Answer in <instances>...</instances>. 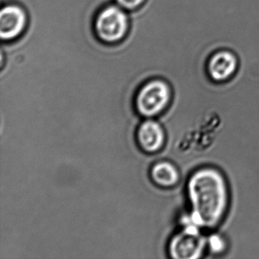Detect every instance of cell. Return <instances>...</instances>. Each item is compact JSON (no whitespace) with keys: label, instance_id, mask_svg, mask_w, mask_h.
Here are the masks:
<instances>
[{"label":"cell","instance_id":"1","mask_svg":"<svg viewBox=\"0 0 259 259\" xmlns=\"http://www.w3.org/2000/svg\"><path fill=\"white\" fill-rule=\"evenodd\" d=\"M191 224L198 227L218 225L228 202L227 184L222 174L213 168H202L192 174L187 185Z\"/></svg>","mask_w":259,"mask_h":259},{"label":"cell","instance_id":"2","mask_svg":"<svg viewBox=\"0 0 259 259\" xmlns=\"http://www.w3.org/2000/svg\"><path fill=\"white\" fill-rule=\"evenodd\" d=\"M172 97L170 86L161 79H154L144 84L135 101L136 111L148 119L163 113L169 106Z\"/></svg>","mask_w":259,"mask_h":259},{"label":"cell","instance_id":"3","mask_svg":"<svg viewBox=\"0 0 259 259\" xmlns=\"http://www.w3.org/2000/svg\"><path fill=\"white\" fill-rule=\"evenodd\" d=\"M128 29V16L119 6H109L97 16L95 31L104 42L114 43L122 40Z\"/></svg>","mask_w":259,"mask_h":259},{"label":"cell","instance_id":"4","mask_svg":"<svg viewBox=\"0 0 259 259\" xmlns=\"http://www.w3.org/2000/svg\"><path fill=\"white\" fill-rule=\"evenodd\" d=\"M199 228L189 223L186 228L172 238L169 245L171 257L177 259H195L201 257L206 242L200 233Z\"/></svg>","mask_w":259,"mask_h":259},{"label":"cell","instance_id":"5","mask_svg":"<svg viewBox=\"0 0 259 259\" xmlns=\"http://www.w3.org/2000/svg\"><path fill=\"white\" fill-rule=\"evenodd\" d=\"M237 57L228 50L213 53L207 63L208 76L215 82H224L230 79L237 71Z\"/></svg>","mask_w":259,"mask_h":259},{"label":"cell","instance_id":"6","mask_svg":"<svg viewBox=\"0 0 259 259\" xmlns=\"http://www.w3.org/2000/svg\"><path fill=\"white\" fill-rule=\"evenodd\" d=\"M165 139L163 127L157 121L151 119L144 121L136 132V141L139 148L148 154L160 151L164 145Z\"/></svg>","mask_w":259,"mask_h":259},{"label":"cell","instance_id":"7","mask_svg":"<svg viewBox=\"0 0 259 259\" xmlns=\"http://www.w3.org/2000/svg\"><path fill=\"white\" fill-rule=\"evenodd\" d=\"M27 22L23 9L16 5H9L0 13V36L3 40H11L19 37Z\"/></svg>","mask_w":259,"mask_h":259},{"label":"cell","instance_id":"8","mask_svg":"<svg viewBox=\"0 0 259 259\" xmlns=\"http://www.w3.org/2000/svg\"><path fill=\"white\" fill-rule=\"evenodd\" d=\"M150 175L157 186L164 188L175 186L180 178L177 167L168 161L156 163L151 168Z\"/></svg>","mask_w":259,"mask_h":259},{"label":"cell","instance_id":"9","mask_svg":"<svg viewBox=\"0 0 259 259\" xmlns=\"http://www.w3.org/2000/svg\"><path fill=\"white\" fill-rule=\"evenodd\" d=\"M146 0H116L118 5L127 10H135L141 7Z\"/></svg>","mask_w":259,"mask_h":259},{"label":"cell","instance_id":"10","mask_svg":"<svg viewBox=\"0 0 259 259\" xmlns=\"http://www.w3.org/2000/svg\"><path fill=\"white\" fill-rule=\"evenodd\" d=\"M210 250L213 252H221L224 248V242L219 236L213 235L208 241Z\"/></svg>","mask_w":259,"mask_h":259}]
</instances>
